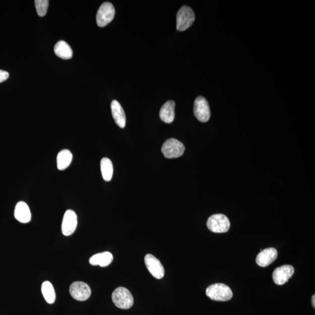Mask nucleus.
<instances>
[{"instance_id":"nucleus-1","label":"nucleus","mask_w":315,"mask_h":315,"mask_svg":"<svg viewBox=\"0 0 315 315\" xmlns=\"http://www.w3.org/2000/svg\"><path fill=\"white\" fill-rule=\"evenodd\" d=\"M207 296L215 301H228L233 298V291L231 288L223 283L211 285L206 290Z\"/></svg>"},{"instance_id":"nucleus-2","label":"nucleus","mask_w":315,"mask_h":315,"mask_svg":"<svg viewBox=\"0 0 315 315\" xmlns=\"http://www.w3.org/2000/svg\"><path fill=\"white\" fill-rule=\"evenodd\" d=\"M112 299L115 306L122 310H128L134 304L133 297L125 287L117 288L112 294Z\"/></svg>"},{"instance_id":"nucleus-3","label":"nucleus","mask_w":315,"mask_h":315,"mask_svg":"<svg viewBox=\"0 0 315 315\" xmlns=\"http://www.w3.org/2000/svg\"><path fill=\"white\" fill-rule=\"evenodd\" d=\"M207 226L213 233H225L230 230V221L224 214H214L208 218Z\"/></svg>"},{"instance_id":"nucleus-4","label":"nucleus","mask_w":315,"mask_h":315,"mask_svg":"<svg viewBox=\"0 0 315 315\" xmlns=\"http://www.w3.org/2000/svg\"><path fill=\"white\" fill-rule=\"evenodd\" d=\"M185 147L183 143L175 138L168 139L162 145L161 151L165 158H177L183 155Z\"/></svg>"},{"instance_id":"nucleus-5","label":"nucleus","mask_w":315,"mask_h":315,"mask_svg":"<svg viewBox=\"0 0 315 315\" xmlns=\"http://www.w3.org/2000/svg\"><path fill=\"white\" fill-rule=\"evenodd\" d=\"M195 20L194 13L190 7L184 6L179 10L177 16V28L179 31H185L190 28Z\"/></svg>"},{"instance_id":"nucleus-6","label":"nucleus","mask_w":315,"mask_h":315,"mask_svg":"<svg viewBox=\"0 0 315 315\" xmlns=\"http://www.w3.org/2000/svg\"><path fill=\"white\" fill-rule=\"evenodd\" d=\"M115 9L111 2H105L99 7L97 14V22L99 27H104L114 19Z\"/></svg>"},{"instance_id":"nucleus-7","label":"nucleus","mask_w":315,"mask_h":315,"mask_svg":"<svg viewBox=\"0 0 315 315\" xmlns=\"http://www.w3.org/2000/svg\"><path fill=\"white\" fill-rule=\"evenodd\" d=\"M69 293L75 300L85 301L90 297L91 290L88 285L84 282L76 281L69 287Z\"/></svg>"},{"instance_id":"nucleus-8","label":"nucleus","mask_w":315,"mask_h":315,"mask_svg":"<svg viewBox=\"0 0 315 315\" xmlns=\"http://www.w3.org/2000/svg\"><path fill=\"white\" fill-rule=\"evenodd\" d=\"M194 114L198 120L201 122L205 123L210 118L211 112L210 107L204 97H198L194 101Z\"/></svg>"},{"instance_id":"nucleus-9","label":"nucleus","mask_w":315,"mask_h":315,"mask_svg":"<svg viewBox=\"0 0 315 315\" xmlns=\"http://www.w3.org/2000/svg\"><path fill=\"white\" fill-rule=\"evenodd\" d=\"M78 224L77 215L72 210L66 211L63 217L62 231L64 236H70L74 233Z\"/></svg>"},{"instance_id":"nucleus-10","label":"nucleus","mask_w":315,"mask_h":315,"mask_svg":"<svg viewBox=\"0 0 315 315\" xmlns=\"http://www.w3.org/2000/svg\"><path fill=\"white\" fill-rule=\"evenodd\" d=\"M144 261L146 267L152 276L159 280L164 277V268L158 258L152 254H148L145 256Z\"/></svg>"},{"instance_id":"nucleus-11","label":"nucleus","mask_w":315,"mask_h":315,"mask_svg":"<svg viewBox=\"0 0 315 315\" xmlns=\"http://www.w3.org/2000/svg\"><path fill=\"white\" fill-rule=\"evenodd\" d=\"M294 272V268L291 265H283L277 267L273 273L274 283L278 286L286 284L293 276Z\"/></svg>"},{"instance_id":"nucleus-12","label":"nucleus","mask_w":315,"mask_h":315,"mask_svg":"<svg viewBox=\"0 0 315 315\" xmlns=\"http://www.w3.org/2000/svg\"><path fill=\"white\" fill-rule=\"evenodd\" d=\"M278 256V252L276 249L268 248L263 250L257 254L256 257V263L258 266L262 267L269 266L276 260Z\"/></svg>"},{"instance_id":"nucleus-13","label":"nucleus","mask_w":315,"mask_h":315,"mask_svg":"<svg viewBox=\"0 0 315 315\" xmlns=\"http://www.w3.org/2000/svg\"><path fill=\"white\" fill-rule=\"evenodd\" d=\"M14 216L21 223H28L31 220V212L27 204L24 201H19L16 204Z\"/></svg>"},{"instance_id":"nucleus-14","label":"nucleus","mask_w":315,"mask_h":315,"mask_svg":"<svg viewBox=\"0 0 315 315\" xmlns=\"http://www.w3.org/2000/svg\"><path fill=\"white\" fill-rule=\"evenodd\" d=\"M111 110L116 124L119 127L125 128L126 124V115L120 103L118 101H113L111 104Z\"/></svg>"},{"instance_id":"nucleus-15","label":"nucleus","mask_w":315,"mask_h":315,"mask_svg":"<svg viewBox=\"0 0 315 315\" xmlns=\"http://www.w3.org/2000/svg\"><path fill=\"white\" fill-rule=\"evenodd\" d=\"M114 257L110 252H105L97 253L89 258V263L92 266H100L102 267H107L111 264Z\"/></svg>"},{"instance_id":"nucleus-16","label":"nucleus","mask_w":315,"mask_h":315,"mask_svg":"<svg viewBox=\"0 0 315 315\" xmlns=\"http://www.w3.org/2000/svg\"><path fill=\"white\" fill-rule=\"evenodd\" d=\"M175 103L173 101H169L165 103L161 108L160 117L162 121L170 124L174 121Z\"/></svg>"},{"instance_id":"nucleus-17","label":"nucleus","mask_w":315,"mask_h":315,"mask_svg":"<svg viewBox=\"0 0 315 315\" xmlns=\"http://www.w3.org/2000/svg\"><path fill=\"white\" fill-rule=\"evenodd\" d=\"M54 51L55 54L59 58L62 59L68 60L72 57L73 52L70 46L64 41H61L56 44L55 46Z\"/></svg>"},{"instance_id":"nucleus-18","label":"nucleus","mask_w":315,"mask_h":315,"mask_svg":"<svg viewBox=\"0 0 315 315\" xmlns=\"http://www.w3.org/2000/svg\"><path fill=\"white\" fill-rule=\"evenodd\" d=\"M72 160L71 152L67 149L59 152L57 157V166L58 170L64 171L70 165Z\"/></svg>"},{"instance_id":"nucleus-19","label":"nucleus","mask_w":315,"mask_h":315,"mask_svg":"<svg viewBox=\"0 0 315 315\" xmlns=\"http://www.w3.org/2000/svg\"><path fill=\"white\" fill-rule=\"evenodd\" d=\"M101 170L103 179L106 182L111 181L114 174V166L112 161L108 158L102 159Z\"/></svg>"},{"instance_id":"nucleus-20","label":"nucleus","mask_w":315,"mask_h":315,"mask_svg":"<svg viewBox=\"0 0 315 315\" xmlns=\"http://www.w3.org/2000/svg\"><path fill=\"white\" fill-rule=\"evenodd\" d=\"M42 293L45 300L50 304H54L56 300V293L51 282L46 281L43 283Z\"/></svg>"},{"instance_id":"nucleus-21","label":"nucleus","mask_w":315,"mask_h":315,"mask_svg":"<svg viewBox=\"0 0 315 315\" xmlns=\"http://www.w3.org/2000/svg\"><path fill=\"white\" fill-rule=\"evenodd\" d=\"M48 0H36L35 4L39 16H44L47 13L49 6Z\"/></svg>"},{"instance_id":"nucleus-22","label":"nucleus","mask_w":315,"mask_h":315,"mask_svg":"<svg viewBox=\"0 0 315 315\" xmlns=\"http://www.w3.org/2000/svg\"><path fill=\"white\" fill-rule=\"evenodd\" d=\"M8 77L9 74L8 72L1 70V69H0V83L6 81Z\"/></svg>"},{"instance_id":"nucleus-23","label":"nucleus","mask_w":315,"mask_h":315,"mask_svg":"<svg viewBox=\"0 0 315 315\" xmlns=\"http://www.w3.org/2000/svg\"><path fill=\"white\" fill-rule=\"evenodd\" d=\"M312 302H313V305L314 307H315V296L314 295L313 297V299H312Z\"/></svg>"}]
</instances>
